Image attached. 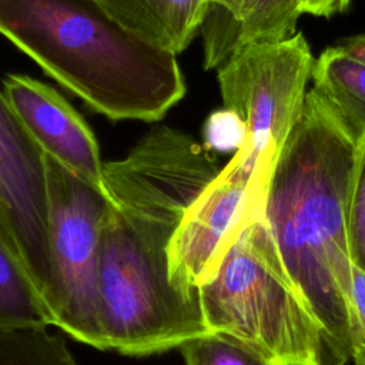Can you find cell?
I'll use <instances>...</instances> for the list:
<instances>
[{"label": "cell", "mask_w": 365, "mask_h": 365, "mask_svg": "<svg viewBox=\"0 0 365 365\" xmlns=\"http://www.w3.org/2000/svg\"><path fill=\"white\" fill-rule=\"evenodd\" d=\"M359 138L324 93L308 90L264 204L282 267L342 365L351 359L348 202Z\"/></svg>", "instance_id": "1"}, {"label": "cell", "mask_w": 365, "mask_h": 365, "mask_svg": "<svg viewBox=\"0 0 365 365\" xmlns=\"http://www.w3.org/2000/svg\"><path fill=\"white\" fill-rule=\"evenodd\" d=\"M0 34L113 121H158L185 94L177 56L127 31L97 0H0Z\"/></svg>", "instance_id": "2"}, {"label": "cell", "mask_w": 365, "mask_h": 365, "mask_svg": "<svg viewBox=\"0 0 365 365\" xmlns=\"http://www.w3.org/2000/svg\"><path fill=\"white\" fill-rule=\"evenodd\" d=\"M180 221L108 202L97 274L104 351L148 356L210 334L198 301L170 281L167 250Z\"/></svg>", "instance_id": "3"}, {"label": "cell", "mask_w": 365, "mask_h": 365, "mask_svg": "<svg viewBox=\"0 0 365 365\" xmlns=\"http://www.w3.org/2000/svg\"><path fill=\"white\" fill-rule=\"evenodd\" d=\"M197 297L210 334L244 344L268 365H342L284 269L264 214L238 232Z\"/></svg>", "instance_id": "4"}, {"label": "cell", "mask_w": 365, "mask_h": 365, "mask_svg": "<svg viewBox=\"0 0 365 365\" xmlns=\"http://www.w3.org/2000/svg\"><path fill=\"white\" fill-rule=\"evenodd\" d=\"M314 61L308 41L297 31L279 41L240 44L218 67L224 108L247 128L240 150L265 178L302 115Z\"/></svg>", "instance_id": "5"}, {"label": "cell", "mask_w": 365, "mask_h": 365, "mask_svg": "<svg viewBox=\"0 0 365 365\" xmlns=\"http://www.w3.org/2000/svg\"><path fill=\"white\" fill-rule=\"evenodd\" d=\"M54 328L104 351L98 255L107 198L46 157Z\"/></svg>", "instance_id": "6"}, {"label": "cell", "mask_w": 365, "mask_h": 365, "mask_svg": "<svg viewBox=\"0 0 365 365\" xmlns=\"http://www.w3.org/2000/svg\"><path fill=\"white\" fill-rule=\"evenodd\" d=\"M268 180L241 150L185 210L167 250L171 284L188 299L217 272L238 232L264 214Z\"/></svg>", "instance_id": "7"}, {"label": "cell", "mask_w": 365, "mask_h": 365, "mask_svg": "<svg viewBox=\"0 0 365 365\" xmlns=\"http://www.w3.org/2000/svg\"><path fill=\"white\" fill-rule=\"evenodd\" d=\"M0 222L54 327L46 155L0 88Z\"/></svg>", "instance_id": "8"}, {"label": "cell", "mask_w": 365, "mask_h": 365, "mask_svg": "<svg viewBox=\"0 0 365 365\" xmlns=\"http://www.w3.org/2000/svg\"><path fill=\"white\" fill-rule=\"evenodd\" d=\"M3 94L41 153L106 197L97 140L73 106L56 88L23 74H9Z\"/></svg>", "instance_id": "9"}, {"label": "cell", "mask_w": 365, "mask_h": 365, "mask_svg": "<svg viewBox=\"0 0 365 365\" xmlns=\"http://www.w3.org/2000/svg\"><path fill=\"white\" fill-rule=\"evenodd\" d=\"M214 0H97L106 13L144 43L181 53L194 38Z\"/></svg>", "instance_id": "10"}, {"label": "cell", "mask_w": 365, "mask_h": 365, "mask_svg": "<svg viewBox=\"0 0 365 365\" xmlns=\"http://www.w3.org/2000/svg\"><path fill=\"white\" fill-rule=\"evenodd\" d=\"M299 16V0H248L241 19L228 23L230 30L202 29L205 68L220 67L230 51L240 44L292 37Z\"/></svg>", "instance_id": "11"}, {"label": "cell", "mask_w": 365, "mask_h": 365, "mask_svg": "<svg viewBox=\"0 0 365 365\" xmlns=\"http://www.w3.org/2000/svg\"><path fill=\"white\" fill-rule=\"evenodd\" d=\"M314 87L344 114L358 135L365 131V63L336 46L327 47L314 61Z\"/></svg>", "instance_id": "12"}, {"label": "cell", "mask_w": 365, "mask_h": 365, "mask_svg": "<svg viewBox=\"0 0 365 365\" xmlns=\"http://www.w3.org/2000/svg\"><path fill=\"white\" fill-rule=\"evenodd\" d=\"M53 327L0 222V331Z\"/></svg>", "instance_id": "13"}, {"label": "cell", "mask_w": 365, "mask_h": 365, "mask_svg": "<svg viewBox=\"0 0 365 365\" xmlns=\"http://www.w3.org/2000/svg\"><path fill=\"white\" fill-rule=\"evenodd\" d=\"M48 328L0 331V365H78L64 338Z\"/></svg>", "instance_id": "14"}, {"label": "cell", "mask_w": 365, "mask_h": 365, "mask_svg": "<svg viewBox=\"0 0 365 365\" xmlns=\"http://www.w3.org/2000/svg\"><path fill=\"white\" fill-rule=\"evenodd\" d=\"M181 354L185 365H268L244 344L220 334L188 341Z\"/></svg>", "instance_id": "15"}, {"label": "cell", "mask_w": 365, "mask_h": 365, "mask_svg": "<svg viewBox=\"0 0 365 365\" xmlns=\"http://www.w3.org/2000/svg\"><path fill=\"white\" fill-rule=\"evenodd\" d=\"M348 242L351 261L365 271V131L358 141L348 202Z\"/></svg>", "instance_id": "16"}, {"label": "cell", "mask_w": 365, "mask_h": 365, "mask_svg": "<svg viewBox=\"0 0 365 365\" xmlns=\"http://www.w3.org/2000/svg\"><path fill=\"white\" fill-rule=\"evenodd\" d=\"M349 346L354 365H365V271L354 262L348 292Z\"/></svg>", "instance_id": "17"}, {"label": "cell", "mask_w": 365, "mask_h": 365, "mask_svg": "<svg viewBox=\"0 0 365 365\" xmlns=\"http://www.w3.org/2000/svg\"><path fill=\"white\" fill-rule=\"evenodd\" d=\"M247 138V128L241 118L231 110L214 111L204 125V147L210 151L238 150Z\"/></svg>", "instance_id": "18"}, {"label": "cell", "mask_w": 365, "mask_h": 365, "mask_svg": "<svg viewBox=\"0 0 365 365\" xmlns=\"http://www.w3.org/2000/svg\"><path fill=\"white\" fill-rule=\"evenodd\" d=\"M351 0H299L301 14L308 13L317 17L329 19L335 14L344 13Z\"/></svg>", "instance_id": "19"}, {"label": "cell", "mask_w": 365, "mask_h": 365, "mask_svg": "<svg viewBox=\"0 0 365 365\" xmlns=\"http://www.w3.org/2000/svg\"><path fill=\"white\" fill-rule=\"evenodd\" d=\"M248 0H214L210 10L221 13L230 21H238L244 13Z\"/></svg>", "instance_id": "20"}, {"label": "cell", "mask_w": 365, "mask_h": 365, "mask_svg": "<svg viewBox=\"0 0 365 365\" xmlns=\"http://www.w3.org/2000/svg\"><path fill=\"white\" fill-rule=\"evenodd\" d=\"M334 46L342 48L352 57L365 63V33H359L355 36L339 38Z\"/></svg>", "instance_id": "21"}]
</instances>
